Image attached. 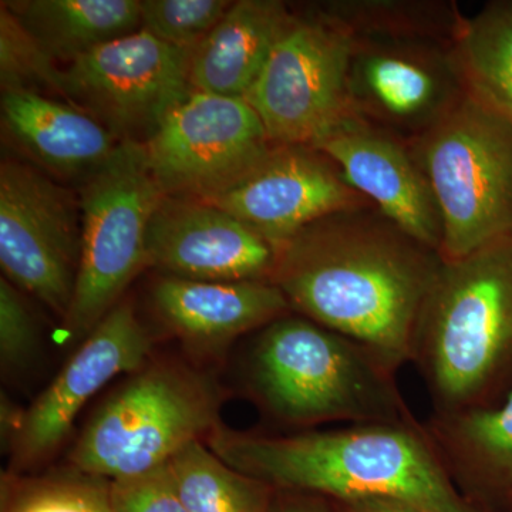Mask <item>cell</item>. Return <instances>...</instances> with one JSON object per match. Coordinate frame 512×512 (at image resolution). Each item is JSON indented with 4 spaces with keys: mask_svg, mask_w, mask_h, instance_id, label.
Masks as SVG:
<instances>
[{
    "mask_svg": "<svg viewBox=\"0 0 512 512\" xmlns=\"http://www.w3.org/2000/svg\"><path fill=\"white\" fill-rule=\"evenodd\" d=\"M441 265L437 249L367 204L313 222L282 245L271 282L292 312L356 340L397 373L410 363Z\"/></svg>",
    "mask_w": 512,
    "mask_h": 512,
    "instance_id": "cell-1",
    "label": "cell"
},
{
    "mask_svg": "<svg viewBox=\"0 0 512 512\" xmlns=\"http://www.w3.org/2000/svg\"><path fill=\"white\" fill-rule=\"evenodd\" d=\"M215 456L275 490L328 500L390 498L426 512H480L458 490L424 423L350 424L342 429L262 436L220 426Z\"/></svg>",
    "mask_w": 512,
    "mask_h": 512,
    "instance_id": "cell-2",
    "label": "cell"
},
{
    "mask_svg": "<svg viewBox=\"0 0 512 512\" xmlns=\"http://www.w3.org/2000/svg\"><path fill=\"white\" fill-rule=\"evenodd\" d=\"M410 363L434 414L495 404L512 375V234L443 259L421 306Z\"/></svg>",
    "mask_w": 512,
    "mask_h": 512,
    "instance_id": "cell-3",
    "label": "cell"
},
{
    "mask_svg": "<svg viewBox=\"0 0 512 512\" xmlns=\"http://www.w3.org/2000/svg\"><path fill=\"white\" fill-rule=\"evenodd\" d=\"M244 375L256 407L292 429L419 421L375 353L295 312L259 330Z\"/></svg>",
    "mask_w": 512,
    "mask_h": 512,
    "instance_id": "cell-4",
    "label": "cell"
},
{
    "mask_svg": "<svg viewBox=\"0 0 512 512\" xmlns=\"http://www.w3.org/2000/svg\"><path fill=\"white\" fill-rule=\"evenodd\" d=\"M221 406L210 376L175 360L148 362L104 400L70 461L80 474L103 480L147 473L217 429Z\"/></svg>",
    "mask_w": 512,
    "mask_h": 512,
    "instance_id": "cell-5",
    "label": "cell"
},
{
    "mask_svg": "<svg viewBox=\"0 0 512 512\" xmlns=\"http://www.w3.org/2000/svg\"><path fill=\"white\" fill-rule=\"evenodd\" d=\"M407 144L440 210L444 261L512 234V120L464 93Z\"/></svg>",
    "mask_w": 512,
    "mask_h": 512,
    "instance_id": "cell-6",
    "label": "cell"
},
{
    "mask_svg": "<svg viewBox=\"0 0 512 512\" xmlns=\"http://www.w3.org/2000/svg\"><path fill=\"white\" fill-rule=\"evenodd\" d=\"M164 195L144 144L136 141H121L84 180L82 252L72 305L63 319L70 338L86 339L147 268L148 227Z\"/></svg>",
    "mask_w": 512,
    "mask_h": 512,
    "instance_id": "cell-7",
    "label": "cell"
},
{
    "mask_svg": "<svg viewBox=\"0 0 512 512\" xmlns=\"http://www.w3.org/2000/svg\"><path fill=\"white\" fill-rule=\"evenodd\" d=\"M355 37L315 15L293 19L245 100L272 143L315 147L356 116L349 89Z\"/></svg>",
    "mask_w": 512,
    "mask_h": 512,
    "instance_id": "cell-8",
    "label": "cell"
},
{
    "mask_svg": "<svg viewBox=\"0 0 512 512\" xmlns=\"http://www.w3.org/2000/svg\"><path fill=\"white\" fill-rule=\"evenodd\" d=\"M192 52L138 29L67 63L63 96L120 141L144 144L194 92Z\"/></svg>",
    "mask_w": 512,
    "mask_h": 512,
    "instance_id": "cell-9",
    "label": "cell"
},
{
    "mask_svg": "<svg viewBox=\"0 0 512 512\" xmlns=\"http://www.w3.org/2000/svg\"><path fill=\"white\" fill-rule=\"evenodd\" d=\"M80 252V202L32 165L3 161L0 265L6 279L64 319L72 305Z\"/></svg>",
    "mask_w": 512,
    "mask_h": 512,
    "instance_id": "cell-10",
    "label": "cell"
},
{
    "mask_svg": "<svg viewBox=\"0 0 512 512\" xmlns=\"http://www.w3.org/2000/svg\"><path fill=\"white\" fill-rule=\"evenodd\" d=\"M274 146L247 100L202 92L178 104L144 143L164 194L198 200L235 183Z\"/></svg>",
    "mask_w": 512,
    "mask_h": 512,
    "instance_id": "cell-11",
    "label": "cell"
},
{
    "mask_svg": "<svg viewBox=\"0 0 512 512\" xmlns=\"http://www.w3.org/2000/svg\"><path fill=\"white\" fill-rule=\"evenodd\" d=\"M349 89L359 116L406 143L466 93L450 45L426 39H355Z\"/></svg>",
    "mask_w": 512,
    "mask_h": 512,
    "instance_id": "cell-12",
    "label": "cell"
},
{
    "mask_svg": "<svg viewBox=\"0 0 512 512\" xmlns=\"http://www.w3.org/2000/svg\"><path fill=\"white\" fill-rule=\"evenodd\" d=\"M202 201L234 215L276 251L313 222L372 204L318 148L279 144L235 183Z\"/></svg>",
    "mask_w": 512,
    "mask_h": 512,
    "instance_id": "cell-13",
    "label": "cell"
},
{
    "mask_svg": "<svg viewBox=\"0 0 512 512\" xmlns=\"http://www.w3.org/2000/svg\"><path fill=\"white\" fill-rule=\"evenodd\" d=\"M151 348L153 340L133 306H114L26 412L13 464L28 468L52 456L86 403L114 377L143 369Z\"/></svg>",
    "mask_w": 512,
    "mask_h": 512,
    "instance_id": "cell-14",
    "label": "cell"
},
{
    "mask_svg": "<svg viewBox=\"0 0 512 512\" xmlns=\"http://www.w3.org/2000/svg\"><path fill=\"white\" fill-rule=\"evenodd\" d=\"M278 251L210 202L164 195L147 234V264L174 278L271 282Z\"/></svg>",
    "mask_w": 512,
    "mask_h": 512,
    "instance_id": "cell-15",
    "label": "cell"
},
{
    "mask_svg": "<svg viewBox=\"0 0 512 512\" xmlns=\"http://www.w3.org/2000/svg\"><path fill=\"white\" fill-rule=\"evenodd\" d=\"M315 148L333 161L353 190L389 220L440 252V210L406 141L356 114L330 131Z\"/></svg>",
    "mask_w": 512,
    "mask_h": 512,
    "instance_id": "cell-16",
    "label": "cell"
},
{
    "mask_svg": "<svg viewBox=\"0 0 512 512\" xmlns=\"http://www.w3.org/2000/svg\"><path fill=\"white\" fill-rule=\"evenodd\" d=\"M154 308L171 332L198 348L228 345L292 312L272 282H210L164 276L153 288Z\"/></svg>",
    "mask_w": 512,
    "mask_h": 512,
    "instance_id": "cell-17",
    "label": "cell"
},
{
    "mask_svg": "<svg viewBox=\"0 0 512 512\" xmlns=\"http://www.w3.org/2000/svg\"><path fill=\"white\" fill-rule=\"evenodd\" d=\"M2 124L26 156L60 177L86 180L121 143L90 114L36 90H5Z\"/></svg>",
    "mask_w": 512,
    "mask_h": 512,
    "instance_id": "cell-18",
    "label": "cell"
},
{
    "mask_svg": "<svg viewBox=\"0 0 512 512\" xmlns=\"http://www.w3.org/2000/svg\"><path fill=\"white\" fill-rule=\"evenodd\" d=\"M293 19L278 0L232 3L192 52L191 89L245 99Z\"/></svg>",
    "mask_w": 512,
    "mask_h": 512,
    "instance_id": "cell-19",
    "label": "cell"
},
{
    "mask_svg": "<svg viewBox=\"0 0 512 512\" xmlns=\"http://www.w3.org/2000/svg\"><path fill=\"white\" fill-rule=\"evenodd\" d=\"M458 490L474 498L512 491V389L501 403L424 421Z\"/></svg>",
    "mask_w": 512,
    "mask_h": 512,
    "instance_id": "cell-20",
    "label": "cell"
},
{
    "mask_svg": "<svg viewBox=\"0 0 512 512\" xmlns=\"http://www.w3.org/2000/svg\"><path fill=\"white\" fill-rule=\"evenodd\" d=\"M2 5L47 55L67 63L140 29L137 0H19Z\"/></svg>",
    "mask_w": 512,
    "mask_h": 512,
    "instance_id": "cell-21",
    "label": "cell"
},
{
    "mask_svg": "<svg viewBox=\"0 0 512 512\" xmlns=\"http://www.w3.org/2000/svg\"><path fill=\"white\" fill-rule=\"evenodd\" d=\"M450 50L464 92L512 120V0L464 18Z\"/></svg>",
    "mask_w": 512,
    "mask_h": 512,
    "instance_id": "cell-22",
    "label": "cell"
},
{
    "mask_svg": "<svg viewBox=\"0 0 512 512\" xmlns=\"http://www.w3.org/2000/svg\"><path fill=\"white\" fill-rule=\"evenodd\" d=\"M316 13L355 39H426L447 45L464 19L456 3L431 0H336Z\"/></svg>",
    "mask_w": 512,
    "mask_h": 512,
    "instance_id": "cell-23",
    "label": "cell"
},
{
    "mask_svg": "<svg viewBox=\"0 0 512 512\" xmlns=\"http://www.w3.org/2000/svg\"><path fill=\"white\" fill-rule=\"evenodd\" d=\"M168 464L188 512H269L275 488L229 467L201 440Z\"/></svg>",
    "mask_w": 512,
    "mask_h": 512,
    "instance_id": "cell-24",
    "label": "cell"
},
{
    "mask_svg": "<svg viewBox=\"0 0 512 512\" xmlns=\"http://www.w3.org/2000/svg\"><path fill=\"white\" fill-rule=\"evenodd\" d=\"M231 5L225 0H143L140 29L168 45L195 49Z\"/></svg>",
    "mask_w": 512,
    "mask_h": 512,
    "instance_id": "cell-25",
    "label": "cell"
},
{
    "mask_svg": "<svg viewBox=\"0 0 512 512\" xmlns=\"http://www.w3.org/2000/svg\"><path fill=\"white\" fill-rule=\"evenodd\" d=\"M0 79L5 90H35L43 84L62 94V70L22 28L5 6L0 8Z\"/></svg>",
    "mask_w": 512,
    "mask_h": 512,
    "instance_id": "cell-26",
    "label": "cell"
},
{
    "mask_svg": "<svg viewBox=\"0 0 512 512\" xmlns=\"http://www.w3.org/2000/svg\"><path fill=\"white\" fill-rule=\"evenodd\" d=\"M111 512H188L170 464L109 483Z\"/></svg>",
    "mask_w": 512,
    "mask_h": 512,
    "instance_id": "cell-27",
    "label": "cell"
},
{
    "mask_svg": "<svg viewBox=\"0 0 512 512\" xmlns=\"http://www.w3.org/2000/svg\"><path fill=\"white\" fill-rule=\"evenodd\" d=\"M37 346L35 319L22 293L8 279H0V363L3 372L29 362Z\"/></svg>",
    "mask_w": 512,
    "mask_h": 512,
    "instance_id": "cell-28",
    "label": "cell"
},
{
    "mask_svg": "<svg viewBox=\"0 0 512 512\" xmlns=\"http://www.w3.org/2000/svg\"><path fill=\"white\" fill-rule=\"evenodd\" d=\"M89 477L79 483L50 484L23 501L15 512H111L109 485Z\"/></svg>",
    "mask_w": 512,
    "mask_h": 512,
    "instance_id": "cell-29",
    "label": "cell"
},
{
    "mask_svg": "<svg viewBox=\"0 0 512 512\" xmlns=\"http://www.w3.org/2000/svg\"><path fill=\"white\" fill-rule=\"evenodd\" d=\"M269 512H339L333 501L303 491L275 490Z\"/></svg>",
    "mask_w": 512,
    "mask_h": 512,
    "instance_id": "cell-30",
    "label": "cell"
},
{
    "mask_svg": "<svg viewBox=\"0 0 512 512\" xmlns=\"http://www.w3.org/2000/svg\"><path fill=\"white\" fill-rule=\"evenodd\" d=\"M26 413L22 412L12 400L2 394L0 402V434H2L3 453H13L20 433H22L23 424H25Z\"/></svg>",
    "mask_w": 512,
    "mask_h": 512,
    "instance_id": "cell-31",
    "label": "cell"
},
{
    "mask_svg": "<svg viewBox=\"0 0 512 512\" xmlns=\"http://www.w3.org/2000/svg\"><path fill=\"white\" fill-rule=\"evenodd\" d=\"M332 501V500H330ZM335 503L339 512H426L419 507L390 498H363V500Z\"/></svg>",
    "mask_w": 512,
    "mask_h": 512,
    "instance_id": "cell-32",
    "label": "cell"
}]
</instances>
